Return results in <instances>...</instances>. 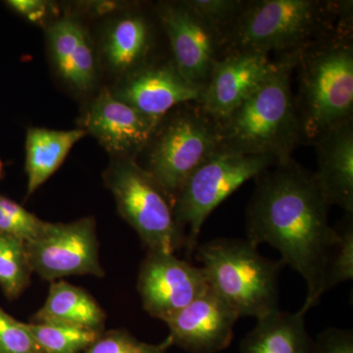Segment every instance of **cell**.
Returning <instances> with one entry per match:
<instances>
[{"label": "cell", "mask_w": 353, "mask_h": 353, "mask_svg": "<svg viewBox=\"0 0 353 353\" xmlns=\"http://www.w3.org/2000/svg\"><path fill=\"white\" fill-rule=\"evenodd\" d=\"M256 187L246 209V240L268 243L305 280L307 312L323 296L325 272L336 241L329 223L328 202L313 172L294 158L283 160L255 178Z\"/></svg>", "instance_id": "obj_1"}, {"label": "cell", "mask_w": 353, "mask_h": 353, "mask_svg": "<svg viewBox=\"0 0 353 353\" xmlns=\"http://www.w3.org/2000/svg\"><path fill=\"white\" fill-rule=\"evenodd\" d=\"M353 31L352 0H248L221 41L230 53H296L336 32Z\"/></svg>", "instance_id": "obj_2"}, {"label": "cell", "mask_w": 353, "mask_h": 353, "mask_svg": "<svg viewBox=\"0 0 353 353\" xmlns=\"http://www.w3.org/2000/svg\"><path fill=\"white\" fill-rule=\"evenodd\" d=\"M299 52L276 57L277 67L263 85L219 122L220 150L283 161L304 145L292 90Z\"/></svg>", "instance_id": "obj_3"}, {"label": "cell", "mask_w": 353, "mask_h": 353, "mask_svg": "<svg viewBox=\"0 0 353 353\" xmlns=\"http://www.w3.org/2000/svg\"><path fill=\"white\" fill-rule=\"evenodd\" d=\"M352 32H336L299 52L294 101L304 145L353 120Z\"/></svg>", "instance_id": "obj_4"}, {"label": "cell", "mask_w": 353, "mask_h": 353, "mask_svg": "<svg viewBox=\"0 0 353 353\" xmlns=\"http://www.w3.org/2000/svg\"><path fill=\"white\" fill-rule=\"evenodd\" d=\"M194 253L211 289L240 317L259 320L279 308L281 260L265 259L246 239H214Z\"/></svg>", "instance_id": "obj_5"}, {"label": "cell", "mask_w": 353, "mask_h": 353, "mask_svg": "<svg viewBox=\"0 0 353 353\" xmlns=\"http://www.w3.org/2000/svg\"><path fill=\"white\" fill-rule=\"evenodd\" d=\"M220 123L199 102L172 109L158 122L141 165L175 202L197 167L220 150Z\"/></svg>", "instance_id": "obj_6"}, {"label": "cell", "mask_w": 353, "mask_h": 353, "mask_svg": "<svg viewBox=\"0 0 353 353\" xmlns=\"http://www.w3.org/2000/svg\"><path fill=\"white\" fill-rule=\"evenodd\" d=\"M103 180L121 217L148 252L175 253L185 248L187 236L176 222L173 202L138 160L112 158Z\"/></svg>", "instance_id": "obj_7"}, {"label": "cell", "mask_w": 353, "mask_h": 353, "mask_svg": "<svg viewBox=\"0 0 353 353\" xmlns=\"http://www.w3.org/2000/svg\"><path fill=\"white\" fill-rule=\"evenodd\" d=\"M271 155H248L219 150L192 172L174 202V214L187 236L192 256L204 222L212 211L248 181L278 164Z\"/></svg>", "instance_id": "obj_8"}, {"label": "cell", "mask_w": 353, "mask_h": 353, "mask_svg": "<svg viewBox=\"0 0 353 353\" xmlns=\"http://www.w3.org/2000/svg\"><path fill=\"white\" fill-rule=\"evenodd\" d=\"M32 273L50 282L70 276L103 278L97 221L83 217L70 223L48 222L46 232L26 243Z\"/></svg>", "instance_id": "obj_9"}, {"label": "cell", "mask_w": 353, "mask_h": 353, "mask_svg": "<svg viewBox=\"0 0 353 353\" xmlns=\"http://www.w3.org/2000/svg\"><path fill=\"white\" fill-rule=\"evenodd\" d=\"M137 288L146 312L166 322L210 287L201 267L178 259L175 253L148 252Z\"/></svg>", "instance_id": "obj_10"}, {"label": "cell", "mask_w": 353, "mask_h": 353, "mask_svg": "<svg viewBox=\"0 0 353 353\" xmlns=\"http://www.w3.org/2000/svg\"><path fill=\"white\" fill-rule=\"evenodd\" d=\"M155 12L176 69L203 90L213 65L221 57L219 34L183 1L161 2Z\"/></svg>", "instance_id": "obj_11"}, {"label": "cell", "mask_w": 353, "mask_h": 353, "mask_svg": "<svg viewBox=\"0 0 353 353\" xmlns=\"http://www.w3.org/2000/svg\"><path fill=\"white\" fill-rule=\"evenodd\" d=\"M111 92L120 101L155 121L161 120L176 106L199 102L202 94L201 88L180 73L171 57L158 58L122 77Z\"/></svg>", "instance_id": "obj_12"}, {"label": "cell", "mask_w": 353, "mask_h": 353, "mask_svg": "<svg viewBox=\"0 0 353 353\" xmlns=\"http://www.w3.org/2000/svg\"><path fill=\"white\" fill-rule=\"evenodd\" d=\"M159 121L146 117L104 88L83 114L82 128L112 158L138 160Z\"/></svg>", "instance_id": "obj_13"}, {"label": "cell", "mask_w": 353, "mask_h": 353, "mask_svg": "<svg viewBox=\"0 0 353 353\" xmlns=\"http://www.w3.org/2000/svg\"><path fill=\"white\" fill-rule=\"evenodd\" d=\"M277 63V58L259 53H230L220 57L213 65L199 103L221 122L263 85Z\"/></svg>", "instance_id": "obj_14"}, {"label": "cell", "mask_w": 353, "mask_h": 353, "mask_svg": "<svg viewBox=\"0 0 353 353\" xmlns=\"http://www.w3.org/2000/svg\"><path fill=\"white\" fill-rule=\"evenodd\" d=\"M239 318L234 309L209 288L165 323L174 345L190 353H217L231 345Z\"/></svg>", "instance_id": "obj_15"}, {"label": "cell", "mask_w": 353, "mask_h": 353, "mask_svg": "<svg viewBox=\"0 0 353 353\" xmlns=\"http://www.w3.org/2000/svg\"><path fill=\"white\" fill-rule=\"evenodd\" d=\"M315 182L330 206L353 215V120L332 128L316 139Z\"/></svg>", "instance_id": "obj_16"}, {"label": "cell", "mask_w": 353, "mask_h": 353, "mask_svg": "<svg viewBox=\"0 0 353 353\" xmlns=\"http://www.w3.org/2000/svg\"><path fill=\"white\" fill-rule=\"evenodd\" d=\"M157 25L141 9L132 8L114 19L104 32V62L121 78L154 61Z\"/></svg>", "instance_id": "obj_17"}, {"label": "cell", "mask_w": 353, "mask_h": 353, "mask_svg": "<svg viewBox=\"0 0 353 353\" xmlns=\"http://www.w3.org/2000/svg\"><path fill=\"white\" fill-rule=\"evenodd\" d=\"M46 37L60 78L75 92H92L97 85L99 67L94 46L82 23L64 16L51 23Z\"/></svg>", "instance_id": "obj_18"}, {"label": "cell", "mask_w": 353, "mask_h": 353, "mask_svg": "<svg viewBox=\"0 0 353 353\" xmlns=\"http://www.w3.org/2000/svg\"><path fill=\"white\" fill-rule=\"evenodd\" d=\"M305 312L272 311L257 320L254 328L246 334L240 353H311L314 340L306 330Z\"/></svg>", "instance_id": "obj_19"}, {"label": "cell", "mask_w": 353, "mask_h": 353, "mask_svg": "<svg viewBox=\"0 0 353 353\" xmlns=\"http://www.w3.org/2000/svg\"><path fill=\"white\" fill-rule=\"evenodd\" d=\"M85 136L88 132L81 128L68 131L28 129L25 143L28 196L34 194L60 168L70 150Z\"/></svg>", "instance_id": "obj_20"}, {"label": "cell", "mask_w": 353, "mask_h": 353, "mask_svg": "<svg viewBox=\"0 0 353 353\" xmlns=\"http://www.w3.org/2000/svg\"><path fill=\"white\" fill-rule=\"evenodd\" d=\"M105 322V311L90 292L61 280L51 282L48 296L32 319V323L67 325L97 332L104 331Z\"/></svg>", "instance_id": "obj_21"}, {"label": "cell", "mask_w": 353, "mask_h": 353, "mask_svg": "<svg viewBox=\"0 0 353 353\" xmlns=\"http://www.w3.org/2000/svg\"><path fill=\"white\" fill-rule=\"evenodd\" d=\"M32 273L25 241L0 232V288L7 299L23 294Z\"/></svg>", "instance_id": "obj_22"}, {"label": "cell", "mask_w": 353, "mask_h": 353, "mask_svg": "<svg viewBox=\"0 0 353 353\" xmlns=\"http://www.w3.org/2000/svg\"><path fill=\"white\" fill-rule=\"evenodd\" d=\"M43 353H82L102 332L51 323H26Z\"/></svg>", "instance_id": "obj_23"}, {"label": "cell", "mask_w": 353, "mask_h": 353, "mask_svg": "<svg viewBox=\"0 0 353 353\" xmlns=\"http://www.w3.org/2000/svg\"><path fill=\"white\" fill-rule=\"evenodd\" d=\"M336 230L338 241L325 272L323 294L353 279V215L345 214Z\"/></svg>", "instance_id": "obj_24"}, {"label": "cell", "mask_w": 353, "mask_h": 353, "mask_svg": "<svg viewBox=\"0 0 353 353\" xmlns=\"http://www.w3.org/2000/svg\"><path fill=\"white\" fill-rule=\"evenodd\" d=\"M48 222L39 219L17 202L0 194V232L24 241L39 239L46 232Z\"/></svg>", "instance_id": "obj_25"}, {"label": "cell", "mask_w": 353, "mask_h": 353, "mask_svg": "<svg viewBox=\"0 0 353 353\" xmlns=\"http://www.w3.org/2000/svg\"><path fill=\"white\" fill-rule=\"evenodd\" d=\"M170 336L158 343L138 340L125 329L102 332L82 353H167L173 347Z\"/></svg>", "instance_id": "obj_26"}, {"label": "cell", "mask_w": 353, "mask_h": 353, "mask_svg": "<svg viewBox=\"0 0 353 353\" xmlns=\"http://www.w3.org/2000/svg\"><path fill=\"white\" fill-rule=\"evenodd\" d=\"M248 0H183V4L210 26L221 41L232 27Z\"/></svg>", "instance_id": "obj_27"}, {"label": "cell", "mask_w": 353, "mask_h": 353, "mask_svg": "<svg viewBox=\"0 0 353 353\" xmlns=\"http://www.w3.org/2000/svg\"><path fill=\"white\" fill-rule=\"evenodd\" d=\"M0 353H43L26 326L0 307Z\"/></svg>", "instance_id": "obj_28"}, {"label": "cell", "mask_w": 353, "mask_h": 353, "mask_svg": "<svg viewBox=\"0 0 353 353\" xmlns=\"http://www.w3.org/2000/svg\"><path fill=\"white\" fill-rule=\"evenodd\" d=\"M311 353H353L352 330L328 328L318 334Z\"/></svg>", "instance_id": "obj_29"}, {"label": "cell", "mask_w": 353, "mask_h": 353, "mask_svg": "<svg viewBox=\"0 0 353 353\" xmlns=\"http://www.w3.org/2000/svg\"><path fill=\"white\" fill-rule=\"evenodd\" d=\"M6 6L26 20L41 24L50 13V4L43 0H8Z\"/></svg>", "instance_id": "obj_30"}, {"label": "cell", "mask_w": 353, "mask_h": 353, "mask_svg": "<svg viewBox=\"0 0 353 353\" xmlns=\"http://www.w3.org/2000/svg\"><path fill=\"white\" fill-rule=\"evenodd\" d=\"M3 172H4V164H3V162H2V160L0 159V180H1L2 176H3Z\"/></svg>", "instance_id": "obj_31"}]
</instances>
